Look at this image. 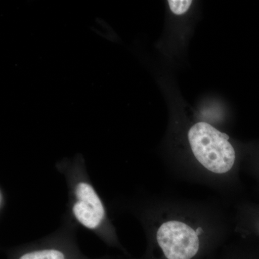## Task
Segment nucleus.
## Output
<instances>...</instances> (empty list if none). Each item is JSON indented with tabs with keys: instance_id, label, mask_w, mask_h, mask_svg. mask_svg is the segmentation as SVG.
<instances>
[{
	"instance_id": "f257e3e1",
	"label": "nucleus",
	"mask_w": 259,
	"mask_h": 259,
	"mask_svg": "<svg viewBox=\"0 0 259 259\" xmlns=\"http://www.w3.org/2000/svg\"><path fill=\"white\" fill-rule=\"evenodd\" d=\"M188 138L194 156L209 171L225 174L231 169L236 155L228 135L206 122H198L191 127Z\"/></svg>"
},
{
	"instance_id": "7ed1b4c3",
	"label": "nucleus",
	"mask_w": 259,
	"mask_h": 259,
	"mask_svg": "<svg viewBox=\"0 0 259 259\" xmlns=\"http://www.w3.org/2000/svg\"><path fill=\"white\" fill-rule=\"evenodd\" d=\"M156 239L168 259H191L199 250L195 231L179 221L163 223L158 228Z\"/></svg>"
},
{
	"instance_id": "20e7f679",
	"label": "nucleus",
	"mask_w": 259,
	"mask_h": 259,
	"mask_svg": "<svg viewBox=\"0 0 259 259\" xmlns=\"http://www.w3.org/2000/svg\"><path fill=\"white\" fill-rule=\"evenodd\" d=\"M18 259H68L67 255L62 250L47 248L32 250L20 255Z\"/></svg>"
},
{
	"instance_id": "f03ea898",
	"label": "nucleus",
	"mask_w": 259,
	"mask_h": 259,
	"mask_svg": "<svg viewBox=\"0 0 259 259\" xmlns=\"http://www.w3.org/2000/svg\"><path fill=\"white\" fill-rule=\"evenodd\" d=\"M71 212L85 228L101 231L107 223L105 205L93 185L84 179L76 181L72 187Z\"/></svg>"
},
{
	"instance_id": "423d86ee",
	"label": "nucleus",
	"mask_w": 259,
	"mask_h": 259,
	"mask_svg": "<svg viewBox=\"0 0 259 259\" xmlns=\"http://www.w3.org/2000/svg\"><path fill=\"white\" fill-rule=\"evenodd\" d=\"M195 232L196 234H197V236H199V235H201L202 233H203V230H202V228H198L197 230H196Z\"/></svg>"
},
{
	"instance_id": "39448f33",
	"label": "nucleus",
	"mask_w": 259,
	"mask_h": 259,
	"mask_svg": "<svg viewBox=\"0 0 259 259\" xmlns=\"http://www.w3.org/2000/svg\"><path fill=\"white\" fill-rule=\"evenodd\" d=\"M170 9L175 14H185L190 9L192 1L191 0H169L168 1Z\"/></svg>"
}]
</instances>
